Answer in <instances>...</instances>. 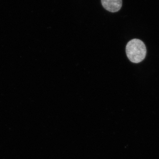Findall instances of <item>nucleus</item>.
<instances>
[{
	"mask_svg": "<svg viewBox=\"0 0 159 159\" xmlns=\"http://www.w3.org/2000/svg\"><path fill=\"white\" fill-rule=\"evenodd\" d=\"M126 55L128 59L134 63L142 62L146 55V48L144 43L139 39L129 41L125 48Z\"/></svg>",
	"mask_w": 159,
	"mask_h": 159,
	"instance_id": "nucleus-1",
	"label": "nucleus"
},
{
	"mask_svg": "<svg viewBox=\"0 0 159 159\" xmlns=\"http://www.w3.org/2000/svg\"><path fill=\"white\" fill-rule=\"evenodd\" d=\"M101 2L103 7L110 12L119 11L122 6V0H101Z\"/></svg>",
	"mask_w": 159,
	"mask_h": 159,
	"instance_id": "nucleus-2",
	"label": "nucleus"
}]
</instances>
